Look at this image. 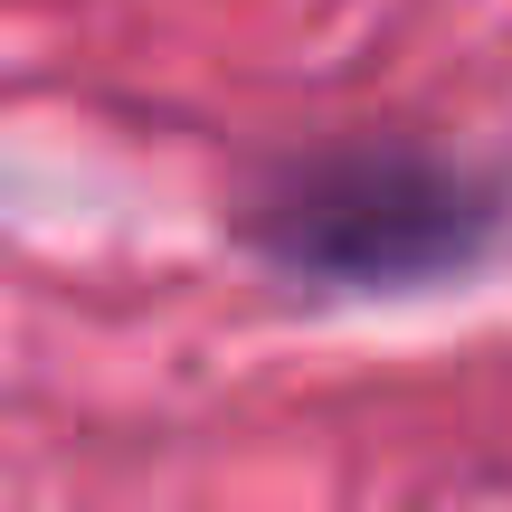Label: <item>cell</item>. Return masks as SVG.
<instances>
[{"label":"cell","instance_id":"6da1fadb","mask_svg":"<svg viewBox=\"0 0 512 512\" xmlns=\"http://www.w3.org/2000/svg\"><path fill=\"white\" fill-rule=\"evenodd\" d=\"M512 219L503 181L418 143H332L294 152L247 190L238 238L294 285L332 294H418L484 266Z\"/></svg>","mask_w":512,"mask_h":512}]
</instances>
